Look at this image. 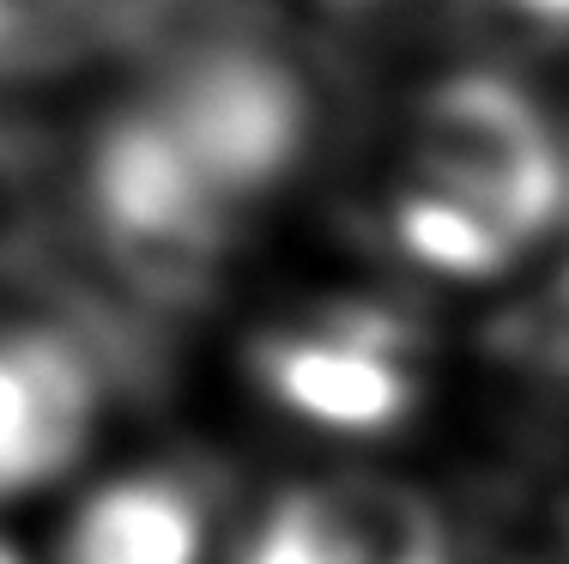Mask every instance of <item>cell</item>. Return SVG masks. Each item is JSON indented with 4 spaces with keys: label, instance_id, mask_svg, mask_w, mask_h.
<instances>
[{
    "label": "cell",
    "instance_id": "cell-1",
    "mask_svg": "<svg viewBox=\"0 0 569 564\" xmlns=\"http://www.w3.org/2000/svg\"><path fill=\"white\" fill-rule=\"evenodd\" d=\"M79 225L121 291L158 316H182L219 291L242 212L128 103L91 133L79 165Z\"/></svg>",
    "mask_w": 569,
    "mask_h": 564
},
{
    "label": "cell",
    "instance_id": "cell-2",
    "mask_svg": "<svg viewBox=\"0 0 569 564\" xmlns=\"http://www.w3.org/2000/svg\"><path fill=\"white\" fill-rule=\"evenodd\" d=\"M395 188L467 219L515 261L563 212L569 170L539 103L515 79L455 73L418 98Z\"/></svg>",
    "mask_w": 569,
    "mask_h": 564
},
{
    "label": "cell",
    "instance_id": "cell-3",
    "mask_svg": "<svg viewBox=\"0 0 569 564\" xmlns=\"http://www.w3.org/2000/svg\"><path fill=\"white\" fill-rule=\"evenodd\" d=\"M140 110L237 212L261 207L309 152V86L261 24H200L152 73Z\"/></svg>",
    "mask_w": 569,
    "mask_h": 564
},
{
    "label": "cell",
    "instance_id": "cell-4",
    "mask_svg": "<svg viewBox=\"0 0 569 564\" xmlns=\"http://www.w3.org/2000/svg\"><path fill=\"white\" fill-rule=\"evenodd\" d=\"M249 370L291 419L340 437H382L406 425L425 388L418 328L370 298H328L254 334Z\"/></svg>",
    "mask_w": 569,
    "mask_h": 564
},
{
    "label": "cell",
    "instance_id": "cell-5",
    "mask_svg": "<svg viewBox=\"0 0 569 564\" xmlns=\"http://www.w3.org/2000/svg\"><path fill=\"white\" fill-rule=\"evenodd\" d=\"M98 425V365L61 328H0V498L61 479Z\"/></svg>",
    "mask_w": 569,
    "mask_h": 564
},
{
    "label": "cell",
    "instance_id": "cell-6",
    "mask_svg": "<svg viewBox=\"0 0 569 564\" xmlns=\"http://www.w3.org/2000/svg\"><path fill=\"white\" fill-rule=\"evenodd\" d=\"M207 558V498L170 467L121 474L73 509L61 564H200Z\"/></svg>",
    "mask_w": 569,
    "mask_h": 564
},
{
    "label": "cell",
    "instance_id": "cell-7",
    "mask_svg": "<svg viewBox=\"0 0 569 564\" xmlns=\"http://www.w3.org/2000/svg\"><path fill=\"white\" fill-rule=\"evenodd\" d=\"M485 358L515 388V407L546 437L569 443V267L491 316Z\"/></svg>",
    "mask_w": 569,
    "mask_h": 564
},
{
    "label": "cell",
    "instance_id": "cell-8",
    "mask_svg": "<svg viewBox=\"0 0 569 564\" xmlns=\"http://www.w3.org/2000/svg\"><path fill=\"white\" fill-rule=\"evenodd\" d=\"M321 498L333 509L346 564H449V534L425 492L400 479H328Z\"/></svg>",
    "mask_w": 569,
    "mask_h": 564
},
{
    "label": "cell",
    "instance_id": "cell-9",
    "mask_svg": "<svg viewBox=\"0 0 569 564\" xmlns=\"http://www.w3.org/2000/svg\"><path fill=\"white\" fill-rule=\"evenodd\" d=\"M56 225H61L56 152L37 128L0 122V274L56 267Z\"/></svg>",
    "mask_w": 569,
    "mask_h": 564
},
{
    "label": "cell",
    "instance_id": "cell-10",
    "mask_svg": "<svg viewBox=\"0 0 569 564\" xmlns=\"http://www.w3.org/2000/svg\"><path fill=\"white\" fill-rule=\"evenodd\" d=\"M133 12L121 0H0V86L61 67L73 49L116 37Z\"/></svg>",
    "mask_w": 569,
    "mask_h": 564
},
{
    "label": "cell",
    "instance_id": "cell-11",
    "mask_svg": "<svg viewBox=\"0 0 569 564\" xmlns=\"http://www.w3.org/2000/svg\"><path fill=\"white\" fill-rule=\"evenodd\" d=\"M237 564H346L340 534H333V509L321 498V486H297L279 504H267V516L254 522V534L242 541Z\"/></svg>",
    "mask_w": 569,
    "mask_h": 564
},
{
    "label": "cell",
    "instance_id": "cell-12",
    "mask_svg": "<svg viewBox=\"0 0 569 564\" xmlns=\"http://www.w3.org/2000/svg\"><path fill=\"white\" fill-rule=\"evenodd\" d=\"M503 12L551 43H569V0H503Z\"/></svg>",
    "mask_w": 569,
    "mask_h": 564
},
{
    "label": "cell",
    "instance_id": "cell-13",
    "mask_svg": "<svg viewBox=\"0 0 569 564\" xmlns=\"http://www.w3.org/2000/svg\"><path fill=\"white\" fill-rule=\"evenodd\" d=\"M340 7H395V0H340Z\"/></svg>",
    "mask_w": 569,
    "mask_h": 564
},
{
    "label": "cell",
    "instance_id": "cell-14",
    "mask_svg": "<svg viewBox=\"0 0 569 564\" xmlns=\"http://www.w3.org/2000/svg\"><path fill=\"white\" fill-rule=\"evenodd\" d=\"M0 564H19V553H12V546H7V541H0Z\"/></svg>",
    "mask_w": 569,
    "mask_h": 564
}]
</instances>
